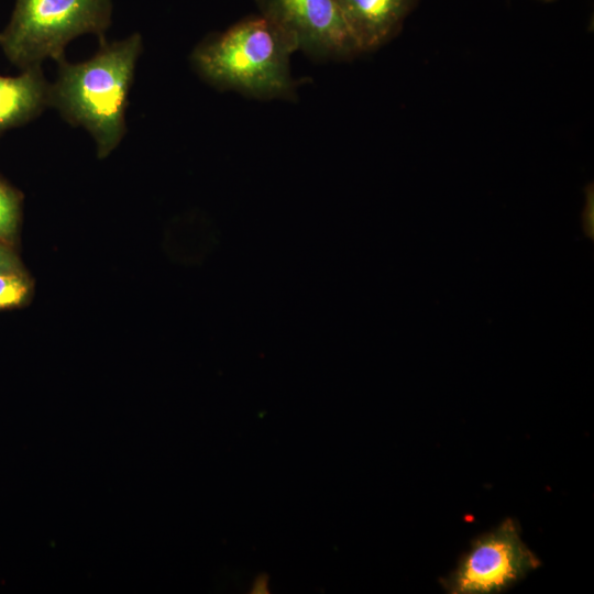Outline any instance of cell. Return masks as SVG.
<instances>
[{
	"label": "cell",
	"instance_id": "7",
	"mask_svg": "<svg viewBox=\"0 0 594 594\" xmlns=\"http://www.w3.org/2000/svg\"><path fill=\"white\" fill-rule=\"evenodd\" d=\"M50 91L41 66L26 68L15 77L0 75V134L41 114L50 107Z\"/></svg>",
	"mask_w": 594,
	"mask_h": 594
},
{
	"label": "cell",
	"instance_id": "6",
	"mask_svg": "<svg viewBox=\"0 0 594 594\" xmlns=\"http://www.w3.org/2000/svg\"><path fill=\"white\" fill-rule=\"evenodd\" d=\"M418 0H337L360 51L376 48L400 30Z\"/></svg>",
	"mask_w": 594,
	"mask_h": 594
},
{
	"label": "cell",
	"instance_id": "4",
	"mask_svg": "<svg viewBox=\"0 0 594 594\" xmlns=\"http://www.w3.org/2000/svg\"><path fill=\"white\" fill-rule=\"evenodd\" d=\"M540 565L522 541L518 524L507 518L474 539L458 566L440 583L450 594L501 593Z\"/></svg>",
	"mask_w": 594,
	"mask_h": 594
},
{
	"label": "cell",
	"instance_id": "10",
	"mask_svg": "<svg viewBox=\"0 0 594 594\" xmlns=\"http://www.w3.org/2000/svg\"><path fill=\"white\" fill-rule=\"evenodd\" d=\"M25 272L13 245L0 242V275Z\"/></svg>",
	"mask_w": 594,
	"mask_h": 594
},
{
	"label": "cell",
	"instance_id": "9",
	"mask_svg": "<svg viewBox=\"0 0 594 594\" xmlns=\"http://www.w3.org/2000/svg\"><path fill=\"white\" fill-rule=\"evenodd\" d=\"M32 290V280L26 272L0 275V310L25 305Z\"/></svg>",
	"mask_w": 594,
	"mask_h": 594
},
{
	"label": "cell",
	"instance_id": "8",
	"mask_svg": "<svg viewBox=\"0 0 594 594\" xmlns=\"http://www.w3.org/2000/svg\"><path fill=\"white\" fill-rule=\"evenodd\" d=\"M23 196L0 178V242L13 245L21 222Z\"/></svg>",
	"mask_w": 594,
	"mask_h": 594
},
{
	"label": "cell",
	"instance_id": "2",
	"mask_svg": "<svg viewBox=\"0 0 594 594\" xmlns=\"http://www.w3.org/2000/svg\"><path fill=\"white\" fill-rule=\"evenodd\" d=\"M296 40L273 20L251 16L202 41L191 61L198 73L222 89L257 98H289V57Z\"/></svg>",
	"mask_w": 594,
	"mask_h": 594
},
{
	"label": "cell",
	"instance_id": "5",
	"mask_svg": "<svg viewBox=\"0 0 594 594\" xmlns=\"http://www.w3.org/2000/svg\"><path fill=\"white\" fill-rule=\"evenodd\" d=\"M261 14L273 20L315 57H346L359 47L337 0H257Z\"/></svg>",
	"mask_w": 594,
	"mask_h": 594
},
{
	"label": "cell",
	"instance_id": "1",
	"mask_svg": "<svg viewBox=\"0 0 594 594\" xmlns=\"http://www.w3.org/2000/svg\"><path fill=\"white\" fill-rule=\"evenodd\" d=\"M141 52L142 37L134 33L111 43L101 40L98 52L82 63H58L50 107L90 133L99 158L107 157L125 135V111Z\"/></svg>",
	"mask_w": 594,
	"mask_h": 594
},
{
	"label": "cell",
	"instance_id": "12",
	"mask_svg": "<svg viewBox=\"0 0 594 594\" xmlns=\"http://www.w3.org/2000/svg\"><path fill=\"white\" fill-rule=\"evenodd\" d=\"M541 1L550 2V1H553V0H541Z\"/></svg>",
	"mask_w": 594,
	"mask_h": 594
},
{
	"label": "cell",
	"instance_id": "11",
	"mask_svg": "<svg viewBox=\"0 0 594 594\" xmlns=\"http://www.w3.org/2000/svg\"><path fill=\"white\" fill-rule=\"evenodd\" d=\"M265 590H267V582H266V581H264V580L261 579V580H256V581L254 582V585H253V587H252V591H253L254 593H264V592H267V591H265Z\"/></svg>",
	"mask_w": 594,
	"mask_h": 594
},
{
	"label": "cell",
	"instance_id": "3",
	"mask_svg": "<svg viewBox=\"0 0 594 594\" xmlns=\"http://www.w3.org/2000/svg\"><path fill=\"white\" fill-rule=\"evenodd\" d=\"M111 13V0H16L0 47L21 70L46 58L58 64L75 37L91 33L105 40Z\"/></svg>",
	"mask_w": 594,
	"mask_h": 594
}]
</instances>
